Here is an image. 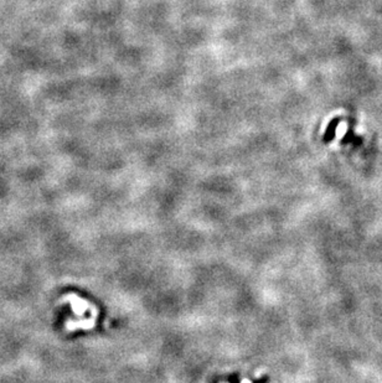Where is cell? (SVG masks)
<instances>
[{"mask_svg":"<svg viewBox=\"0 0 382 383\" xmlns=\"http://www.w3.org/2000/svg\"><path fill=\"white\" fill-rule=\"evenodd\" d=\"M243 383H250V382H248V381H245V382H243Z\"/></svg>","mask_w":382,"mask_h":383,"instance_id":"1","label":"cell"}]
</instances>
